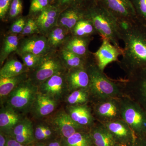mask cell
<instances>
[{"label": "cell", "instance_id": "1", "mask_svg": "<svg viewBox=\"0 0 146 146\" xmlns=\"http://www.w3.org/2000/svg\"><path fill=\"white\" fill-rule=\"evenodd\" d=\"M124 43L120 65L129 77L146 70V27L137 22L122 34Z\"/></svg>", "mask_w": 146, "mask_h": 146}, {"label": "cell", "instance_id": "2", "mask_svg": "<svg viewBox=\"0 0 146 146\" xmlns=\"http://www.w3.org/2000/svg\"><path fill=\"white\" fill-rule=\"evenodd\" d=\"M86 18L93 23L102 38L108 39L119 49L122 35L118 19L97 0H92L86 8Z\"/></svg>", "mask_w": 146, "mask_h": 146}, {"label": "cell", "instance_id": "3", "mask_svg": "<svg viewBox=\"0 0 146 146\" xmlns=\"http://www.w3.org/2000/svg\"><path fill=\"white\" fill-rule=\"evenodd\" d=\"M86 69L90 78V94L101 101L114 98L119 95V89L117 84L100 70L94 58L88 63Z\"/></svg>", "mask_w": 146, "mask_h": 146}, {"label": "cell", "instance_id": "4", "mask_svg": "<svg viewBox=\"0 0 146 146\" xmlns=\"http://www.w3.org/2000/svg\"><path fill=\"white\" fill-rule=\"evenodd\" d=\"M38 93V86L29 78L13 89L7 97L4 105L25 115L30 112Z\"/></svg>", "mask_w": 146, "mask_h": 146}, {"label": "cell", "instance_id": "5", "mask_svg": "<svg viewBox=\"0 0 146 146\" xmlns=\"http://www.w3.org/2000/svg\"><path fill=\"white\" fill-rule=\"evenodd\" d=\"M121 117L138 138L146 136V112L140 105L130 100H121Z\"/></svg>", "mask_w": 146, "mask_h": 146}, {"label": "cell", "instance_id": "6", "mask_svg": "<svg viewBox=\"0 0 146 146\" xmlns=\"http://www.w3.org/2000/svg\"><path fill=\"white\" fill-rule=\"evenodd\" d=\"M67 69L62 59L52 55H45L29 78L38 86L56 74L65 72Z\"/></svg>", "mask_w": 146, "mask_h": 146}, {"label": "cell", "instance_id": "7", "mask_svg": "<svg viewBox=\"0 0 146 146\" xmlns=\"http://www.w3.org/2000/svg\"><path fill=\"white\" fill-rule=\"evenodd\" d=\"M38 93L49 97L56 101H64L69 94L66 73L56 74L38 86Z\"/></svg>", "mask_w": 146, "mask_h": 146}, {"label": "cell", "instance_id": "8", "mask_svg": "<svg viewBox=\"0 0 146 146\" xmlns=\"http://www.w3.org/2000/svg\"><path fill=\"white\" fill-rule=\"evenodd\" d=\"M47 121L62 139H66L78 131H84L85 129L74 122L65 110L56 112Z\"/></svg>", "mask_w": 146, "mask_h": 146}, {"label": "cell", "instance_id": "9", "mask_svg": "<svg viewBox=\"0 0 146 146\" xmlns=\"http://www.w3.org/2000/svg\"><path fill=\"white\" fill-rule=\"evenodd\" d=\"M118 20L138 22L131 0H97Z\"/></svg>", "mask_w": 146, "mask_h": 146}, {"label": "cell", "instance_id": "10", "mask_svg": "<svg viewBox=\"0 0 146 146\" xmlns=\"http://www.w3.org/2000/svg\"><path fill=\"white\" fill-rule=\"evenodd\" d=\"M105 126L121 146H128L138 137L130 127L121 119L104 123Z\"/></svg>", "mask_w": 146, "mask_h": 146}, {"label": "cell", "instance_id": "11", "mask_svg": "<svg viewBox=\"0 0 146 146\" xmlns=\"http://www.w3.org/2000/svg\"><path fill=\"white\" fill-rule=\"evenodd\" d=\"M102 39L100 47L93 53L95 62L100 70L103 72L109 63L118 61L119 56L122 54L123 49L115 46L108 39Z\"/></svg>", "mask_w": 146, "mask_h": 146}, {"label": "cell", "instance_id": "12", "mask_svg": "<svg viewBox=\"0 0 146 146\" xmlns=\"http://www.w3.org/2000/svg\"><path fill=\"white\" fill-rule=\"evenodd\" d=\"M48 40L44 36H31L24 39L19 44L17 51L19 54L31 53L45 56L50 48Z\"/></svg>", "mask_w": 146, "mask_h": 146}, {"label": "cell", "instance_id": "13", "mask_svg": "<svg viewBox=\"0 0 146 146\" xmlns=\"http://www.w3.org/2000/svg\"><path fill=\"white\" fill-rule=\"evenodd\" d=\"M58 103L49 97L38 93L30 112L35 119H42L52 114Z\"/></svg>", "mask_w": 146, "mask_h": 146}, {"label": "cell", "instance_id": "14", "mask_svg": "<svg viewBox=\"0 0 146 146\" xmlns=\"http://www.w3.org/2000/svg\"><path fill=\"white\" fill-rule=\"evenodd\" d=\"M95 112L104 123L118 119L121 117V104L114 98L102 100L95 106Z\"/></svg>", "mask_w": 146, "mask_h": 146}, {"label": "cell", "instance_id": "15", "mask_svg": "<svg viewBox=\"0 0 146 146\" xmlns=\"http://www.w3.org/2000/svg\"><path fill=\"white\" fill-rule=\"evenodd\" d=\"M25 117V115L7 106H1L0 109V131L9 136L13 129Z\"/></svg>", "mask_w": 146, "mask_h": 146}, {"label": "cell", "instance_id": "16", "mask_svg": "<svg viewBox=\"0 0 146 146\" xmlns=\"http://www.w3.org/2000/svg\"><path fill=\"white\" fill-rule=\"evenodd\" d=\"M66 79L69 92L80 89L89 90L90 78L86 68L68 70Z\"/></svg>", "mask_w": 146, "mask_h": 146}, {"label": "cell", "instance_id": "17", "mask_svg": "<svg viewBox=\"0 0 146 146\" xmlns=\"http://www.w3.org/2000/svg\"><path fill=\"white\" fill-rule=\"evenodd\" d=\"M10 136L25 145L35 141L34 124L31 120L25 117L13 129Z\"/></svg>", "mask_w": 146, "mask_h": 146}, {"label": "cell", "instance_id": "18", "mask_svg": "<svg viewBox=\"0 0 146 146\" xmlns=\"http://www.w3.org/2000/svg\"><path fill=\"white\" fill-rule=\"evenodd\" d=\"M66 112L78 125L85 128L93 125L94 119L90 108L86 104L67 106Z\"/></svg>", "mask_w": 146, "mask_h": 146}, {"label": "cell", "instance_id": "19", "mask_svg": "<svg viewBox=\"0 0 146 146\" xmlns=\"http://www.w3.org/2000/svg\"><path fill=\"white\" fill-rule=\"evenodd\" d=\"M93 39L92 36L79 37L72 35L66 42L64 48L77 55L86 58L94 56L89 51V46Z\"/></svg>", "mask_w": 146, "mask_h": 146}, {"label": "cell", "instance_id": "20", "mask_svg": "<svg viewBox=\"0 0 146 146\" xmlns=\"http://www.w3.org/2000/svg\"><path fill=\"white\" fill-rule=\"evenodd\" d=\"M86 13L84 6L69 7L61 14L59 24L71 33L78 21L86 18Z\"/></svg>", "mask_w": 146, "mask_h": 146}, {"label": "cell", "instance_id": "21", "mask_svg": "<svg viewBox=\"0 0 146 146\" xmlns=\"http://www.w3.org/2000/svg\"><path fill=\"white\" fill-rule=\"evenodd\" d=\"M89 133L94 146H121L103 124L93 127Z\"/></svg>", "mask_w": 146, "mask_h": 146}, {"label": "cell", "instance_id": "22", "mask_svg": "<svg viewBox=\"0 0 146 146\" xmlns=\"http://www.w3.org/2000/svg\"><path fill=\"white\" fill-rule=\"evenodd\" d=\"M29 78L27 73L11 77H0V102L1 106L5 104L9 94L20 83Z\"/></svg>", "mask_w": 146, "mask_h": 146}, {"label": "cell", "instance_id": "23", "mask_svg": "<svg viewBox=\"0 0 146 146\" xmlns=\"http://www.w3.org/2000/svg\"><path fill=\"white\" fill-rule=\"evenodd\" d=\"M30 70L23 63L13 58L6 62L0 70V77L9 78L27 73Z\"/></svg>", "mask_w": 146, "mask_h": 146}, {"label": "cell", "instance_id": "24", "mask_svg": "<svg viewBox=\"0 0 146 146\" xmlns=\"http://www.w3.org/2000/svg\"><path fill=\"white\" fill-rule=\"evenodd\" d=\"M57 9L54 8H46L42 11L36 21L38 29L43 32L50 30L57 22Z\"/></svg>", "mask_w": 146, "mask_h": 146}, {"label": "cell", "instance_id": "25", "mask_svg": "<svg viewBox=\"0 0 146 146\" xmlns=\"http://www.w3.org/2000/svg\"><path fill=\"white\" fill-rule=\"evenodd\" d=\"M94 58V56H93L91 58H86L81 57L65 48L62 51V60L66 68L68 70L86 68L88 63Z\"/></svg>", "mask_w": 146, "mask_h": 146}, {"label": "cell", "instance_id": "26", "mask_svg": "<svg viewBox=\"0 0 146 146\" xmlns=\"http://www.w3.org/2000/svg\"><path fill=\"white\" fill-rule=\"evenodd\" d=\"M71 33L72 36L79 37H89L98 34L92 22L87 18L78 21Z\"/></svg>", "mask_w": 146, "mask_h": 146}, {"label": "cell", "instance_id": "27", "mask_svg": "<svg viewBox=\"0 0 146 146\" xmlns=\"http://www.w3.org/2000/svg\"><path fill=\"white\" fill-rule=\"evenodd\" d=\"M63 140L64 146H94L90 133L84 131H78Z\"/></svg>", "mask_w": 146, "mask_h": 146}, {"label": "cell", "instance_id": "28", "mask_svg": "<svg viewBox=\"0 0 146 146\" xmlns=\"http://www.w3.org/2000/svg\"><path fill=\"white\" fill-rule=\"evenodd\" d=\"M129 78V83L138 87L140 102L146 112V70L133 75Z\"/></svg>", "mask_w": 146, "mask_h": 146}, {"label": "cell", "instance_id": "29", "mask_svg": "<svg viewBox=\"0 0 146 146\" xmlns=\"http://www.w3.org/2000/svg\"><path fill=\"white\" fill-rule=\"evenodd\" d=\"M34 125V133L35 141L49 140L56 133L53 127L47 121H41Z\"/></svg>", "mask_w": 146, "mask_h": 146}, {"label": "cell", "instance_id": "30", "mask_svg": "<svg viewBox=\"0 0 146 146\" xmlns=\"http://www.w3.org/2000/svg\"><path fill=\"white\" fill-rule=\"evenodd\" d=\"M89 90L80 89L70 92L65 97V101L68 105L85 104L89 100Z\"/></svg>", "mask_w": 146, "mask_h": 146}, {"label": "cell", "instance_id": "31", "mask_svg": "<svg viewBox=\"0 0 146 146\" xmlns=\"http://www.w3.org/2000/svg\"><path fill=\"white\" fill-rule=\"evenodd\" d=\"M19 45V38L15 35L7 36L4 41L0 56L1 65H2L5 60L11 53L17 51Z\"/></svg>", "mask_w": 146, "mask_h": 146}, {"label": "cell", "instance_id": "32", "mask_svg": "<svg viewBox=\"0 0 146 146\" xmlns=\"http://www.w3.org/2000/svg\"><path fill=\"white\" fill-rule=\"evenodd\" d=\"M70 32L67 29L62 27H56L50 33L48 39L50 46L56 47L65 41L67 33Z\"/></svg>", "mask_w": 146, "mask_h": 146}, {"label": "cell", "instance_id": "33", "mask_svg": "<svg viewBox=\"0 0 146 146\" xmlns=\"http://www.w3.org/2000/svg\"><path fill=\"white\" fill-rule=\"evenodd\" d=\"M138 23L146 27V0H131Z\"/></svg>", "mask_w": 146, "mask_h": 146}, {"label": "cell", "instance_id": "34", "mask_svg": "<svg viewBox=\"0 0 146 146\" xmlns=\"http://www.w3.org/2000/svg\"><path fill=\"white\" fill-rule=\"evenodd\" d=\"M24 65L30 70H33L40 64L44 56L38 55L31 53L21 55Z\"/></svg>", "mask_w": 146, "mask_h": 146}, {"label": "cell", "instance_id": "35", "mask_svg": "<svg viewBox=\"0 0 146 146\" xmlns=\"http://www.w3.org/2000/svg\"><path fill=\"white\" fill-rule=\"evenodd\" d=\"M48 2V0H32L31 4V11L36 13L42 11L47 8Z\"/></svg>", "mask_w": 146, "mask_h": 146}, {"label": "cell", "instance_id": "36", "mask_svg": "<svg viewBox=\"0 0 146 146\" xmlns=\"http://www.w3.org/2000/svg\"><path fill=\"white\" fill-rule=\"evenodd\" d=\"M23 4L21 0H13L11 5L9 15L11 18H14L22 12Z\"/></svg>", "mask_w": 146, "mask_h": 146}, {"label": "cell", "instance_id": "37", "mask_svg": "<svg viewBox=\"0 0 146 146\" xmlns=\"http://www.w3.org/2000/svg\"><path fill=\"white\" fill-rule=\"evenodd\" d=\"M38 29V27L36 21L32 19H29L27 22L25 26L22 33L23 35L32 34L37 31Z\"/></svg>", "mask_w": 146, "mask_h": 146}, {"label": "cell", "instance_id": "38", "mask_svg": "<svg viewBox=\"0 0 146 146\" xmlns=\"http://www.w3.org/2000/svg\"><path fill=\"white\" fill-rule=\"evenodd\" d=\"M27 22L23 18H20L15 21L11 26V31L14 34L21 33L25 26Z\"/></svg>", "mask_w": 146, "mask_h": 146}, {"label": "cell", "instance_id": "39", "mask_svg": "<svg viewBox=\"0 0 146 146\" xmlns=\"http://www.w3.org/2000/svg\"><path fill=\"white\" fill-rule=\"evenodd\" d=\"M88 0H60V3L62 5L69 7L84 6L85 2Z\"/></svg>", "mask_w": 146, "mask_h": 146}, {"label": "cell", "instance_id": "40", "mask_svg": "<svg viewBox=\"0 0 146 146\" xmlns=\"http://www.w3.org/2000/svg\"><path fill=\"white\" fill-rule=\"evenodd\" d=\"M10 3L6 2L5 0H0V17L1 19L3 18L8 11Z\"/></svg>", "mask_w": 146, "mask_h": 146}, {"label": "cell", "instance_id": "41", "mask_svg": "<svg viewBox=\"0 0 146 146\" xmlns=\"http://www.w3.org/2000/svg\"><path fill=\"white\" fill-rule=\"evenodd\" d=\"M5 146H26L21 143L11 136H7V141Z\"/></svg>", "mask_w": 146, "mask_h": 146}, {"label": "cell", "instance_id": "42", "mask_svg": "<svg viewBox=\"0 0 146 146\" xmlns=\"http://www.w3.org/2000/svg\"><path fill=\"white\" fill-rule=\"evenodd\" d=\"M128 146H146V139L143 138H137L134 143Z\"/></svg>", "mask_w": 146, "mask_h": 146}, {"label": "cell", "instance_id": "43", "mask_svg": "<svg viewBox=\"0 0 146 146\" xmlns=\"http://www.w3.org/2000/svg\"><path fill=\"white\" fill-rule=\"evenodd\" d=\"M7 136L0 131V146H5L7 141Z\"/></svg>", "mask_w": 146, "mask_h": 146}, {"label": "cell", "instance_id": "44", "mask_svg": "<svg viewBox=\"0 0 146 146\" xmlns=\"http://www.w3.org/2000/svg\"><path fill=\"white\" fill-rule=\"evenodd\" d=\"M46 146H64L63 144L58 141H53L50 142Z\"/></svg>", "mask_w": 146, "mask_h": 146}, {"label": "cell", "instance_id": "45", "mask_svg": "<svg viewBox=\"0 0 146 146\" xmlns=\"http://www.w3.org/2000/svg\"><path fill=\"white\" fill-rule=\"evenodd\" d=\"M34 146H46L45 145L43 144H37V145H34Z\"/></svg>", "mask_w": 146, "mask_h": 146}, {"label": "cell", "instance_id": "46", "mask_svg": "<svg viewBox=\"0 0 146 146\" xmlns=\"http://www.w3.org/2000/svg\"><path fill=\"white\" fill-rule=\"evenodd\" d=\"M5 1L6 2H7L9 3H10L11 0H5Z\"/></svg>", "mask_w": 146, "mask_h": 146}, {"label": "cell", "instance_id": "47", "mask_svg": "<svg viewBox=\"0 0 146 146\" xmlns=\"http://www.w3.org/2000/svg\"><path fill=\"white\" fill-rule=\"evenodd\" d=\"M48 1H52V0H48Z\"/></svg>", "mask_w": 146, "mask_h": 146}]
</instances>
